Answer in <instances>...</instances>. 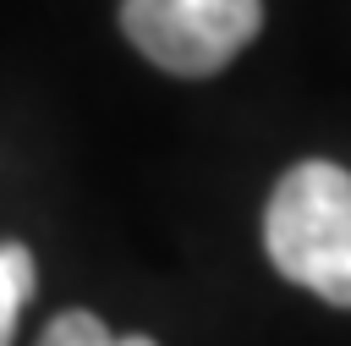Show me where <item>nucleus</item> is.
Returning a JSON list of instances; mask_svg holds the SVG:
<instances>
[{"label": "nucleus", "mask_w": 351, "mask_h": 346, "mask_svg": "<svg viewBox=\"0 0 351 346\" xmlns=\"http://www.w3.org/2000/svg\"><path fill=\"white\" fill-rule=\"evenodd\" d=\"M263 247L291 286L351 308V170L329 159L291 165L263 209Z\"/></svg>", "instance_id": "nucleus-1"}, {"label": "nucleus", "mask_w": 351, "mask_h": 346, "mask_svg": "<svg viewBox=\"0 0 351 346\" xmlns=\"http://www.w3.org/2000/svg\"><path fill=\"white\" fill-rule=\"evenodd\" d=\"M263 27V0H126L121 33L170 77L225 71Z\"/></svg>", "instance_id": "nucleus-2"}, {"label": "nucleus", "mask_w": 351, "mask_h": 346, "mask_svg": "<svg viewBox=\"0 0 351 346\" xmlns=\"http://www.w3.org/2000/svg\"><path fill=\"white\" fill-rule=\"evenodd\" d=\"M27 302H33V253L22 242H0V346H11Z\"/></svg>", "instance_id": "nucleus-3"}, {"label": "nucleus", "mask_w": 351, "mask_h": 346, "mask_svg": "<svg viewBox=\"0 0 351 346\" xmlns=\"http://www.w3.org/2000/svg\"><path fill=\"white\" fill-rule=\"evenodd\" d=\"M38 346H115V335H110V324H104L99 313L71 308V313L49 319V330L38 335Z\"/></svg>", "instance_id": "nucleus-4"}, {"label": "nucleus", "mask_w": 351, "mask_h": 346, "mask_svg": "<svg viewBox=\"0 0 351 346\" xmlns=\"http://www.w3.org/2000/svg\"><path fill=\"white\" fill-rule=\"evenodd\" d=\"M115 346H159V341H148V335H115Z\"/></svg>", "instance_id": "nucleus-5"}]
</instances>
